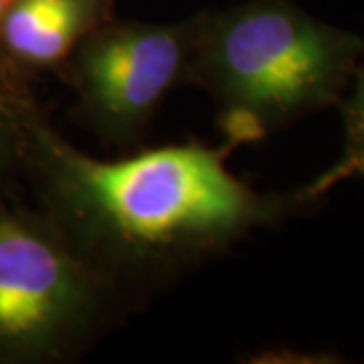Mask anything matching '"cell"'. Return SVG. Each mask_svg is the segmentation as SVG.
Returning a JSON list of instances; mask_svg holds the SVG:
<instances>
[{"label":"cell","mask_w":364,"mask_h":364,"mask_svg":"<svg viewBox=\"0 0 364 364\" xmlns=\"http://www.w3.org/2000/svg\"><path fill=\"white\" fill-rule=\"evenodd\" d=\"M363 55L360 35L289 0H249L200 14L186 81L215 102L223 138L245 146L338 104Z\"/></svg>","instance_id":"obj_2"},{"label":"cell","mask_w":364,"mask_h":364,"mask_svg":"<svg viewBox=\"0 0 364 364\" xmlns=\"http://www.w3.org/2000/svg\"><path fill=\"white\" fill-rule=\"evenodd\" d=\"M200 14L172 25L107 21L59 71L75 95L77 117L105 142L142 136L164 97L186 81Z\"/></svg>","instance_id":"obj_4"},{"label":"cell","mask_w":364,"mask_h":364,"mask_svg":"<svg viewBox=\"0 0 364 364\" xmlns=\"http://www.w3.org/2000/svg\"><path fill=\"white\" fill-rule=\"evenodd\" d=\"M239 146L170 144L128 158L81 152L43 116L28 119L26 174L41 210L122 294L166 282L249 233L282 225L316 205L294 193H259L235 176Z\"/></svg>","instance_id":"obj_1"},{"label":"cell","mask_w":364,"mask_h":364,"mask_svg":"<svg viewBox=\"0 0 364 364\" xmlns=\"http://www.w3.org/2000/svg\"><path fill=\"white\" fill-rule=\"evenodd\" d=\"M336 105L344 128L342 152L332 166L301 186L316 203L342 182L364 178V55Z\"/></svg>","instance_id":"obj_7"},{"label":"cell","mask_w":364,"mask_h":364,"mask_svg":"<svg viewBox=\"0 0 364 364\" xmlns=\"http://www.w3.org/2000/svg\"><path fill=\"white\" fill-rule=\"evenodd\" d=\"M116 0H11L0 55L21 75L61 71L83 39L114 18Z\"/></svg>","instance_id":"obj_5"},{"label":"cell","mask_w":364,"mask_h":364,"mask_svg":"<svg viewBox=\"0 0 364 364\" xmlns=\"http://www.w3.org/2000/svg\"><path fill=\"white\" fill-rule=\"evenodd\" d=\"M25 79L0 57V195L26 174L28 119L39 105Z\"/></svg>","instance_id":"obj_6"},{"label":"cell","mask_w":364,"mask_h":364,"mask_svg":"<svg viewBox=\"0 0 364 364\" xmlns=\"http://www.w3.org/2000/svg\"><path fill=\"white\" fill-rule=\"evenodd\" d=\"M9 4H11V0H0V21H2V16L6 13ZM0 57H2V55H0Z\"/></svg>","instance_id":"obj_8"},{"label":"cell","mask_w":364,"mask_h":364,"mask_svg":"<svg viewBox=\"0 0 364 364\" xmlns=\"http://www.w3.org/2000/svg\"><path fill=\"white\" fill-rule=\"evenodd\" d=\"M119 299L45 210L0 195V364L69 360L116 316Z\"/></svg>","instance_id":"obj_3"}]
</instances>
